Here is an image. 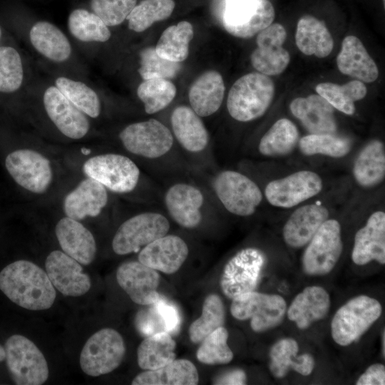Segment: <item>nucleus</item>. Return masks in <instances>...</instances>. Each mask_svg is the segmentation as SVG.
Returning <instances> with one entry per match:
<instances>
[{"label":"nucleus","instance_id":"1","mask_svg":"<svg viewBox=\"0 0 385 385\" xmlns=\"http://www.w3.org/2000/svg\"><path fill=\"white\" fill-rule=\"evenodd\" d=\"M0 290L14 304L26 309H49L56 292L46 272L32 262H13L0 272Z\"/></svg>","mask_w":385,"mask_h":385},{"label":"nucleus","instance_id":"2","mask_svg":"<svg viewBox=\"0 0 385 385\" xmlns=\"http://www.w3.org/2000/svg\"><path fill=\"white\" fill-rule=\"evenodd\" d=\"M274 85L269 76L250 73L238 78L227 96V108L230 116L240 122L261 117L270 106Z\"/></svg>","mask_w":385,"mask_h":385},{"label":"nucleus","instance_id":"3","mask_svg":"<svg viewBox=\"0 0 385 385\" xmlns=\"http://www.w3.org/2000/svg\"><path fill=\"white\" fill-rule=\"evenodd\" d=\"M382 307L379 301L366 295L353 297L335 313L331 323L334 341L348 346L359 339L379 318Z\"/></svg>","mask_w":385,"mask_h":385},{"label":"nucleus","instance_id":"4","mask_svg":"<svg viewBox=\"0 0 385 385\" xmlns=\"http://www.w3.org/2000/svg\"><path fill=\"white\" fill-rule=\"evenodd\" d=\"M6 363L17 385H41L48 377L47 361L37 346L27 337L14 334L5 342Z\"/></svg>","mask_w":385,"mask_h":385},{"label":"nucleus","instance_id":"5","mask_svg":"<svg viewBox=\"0 0 385 385\" xmlns=\"http://www.w3.org/2000/svg\"><path fill=\"white\" fill-rule=\"evenodd\" d=\"M125 354L120 334L111 328H103L91 336L80 355L82 371L91 376L107 374L117 369Z\"/></svg>","mask_w":385,"mask_h":385},{"label":"nucleus","instance_id":"6","mask_svg":"<svg viewBox=\"0 0 385 385\" xmlns=\"http://www.w3.org/2000/svg\"><path fill=\"white\" fill-rule=\"evenodd\" d=\"M83 173L106 189L126 193L137 186L140 171L128 157L116 153H106L89 158L83 166Z\"/></svg>","mask_w":385,"mask_h":385},{"label":"nucleus","instance_id":"7","mask_svg":"<svg viewBox=\"0 0 385 385\" xmlns=\"http://www.w3.org/2000/svg\"><path fill=\"white\" fill-rule=\"evenodd\" d=\"M286 309V302L282 296L255 291L235 297L230 306L231 314L235 319H251L250 326L255 332L277 326L282 321Z\"/></svg>","mask_w":385,"mask_h":385},{"label":"nucleus","instance_id":"8","mask_svg":"<svg viewBox=\"0 0 385 385\" xmlns=\"http://www.w3.org/2000/svg\"><path fill=\"white\" fill-rule=\"evenodd\" d=\"M168 219L158 212H144L123 222L112 241L114 252L119 255L138 252L156 239L168 234Z\"/></svg>","mask_w":385,"mask_h":385},{"label":"nucleus","instance_id":"9","mask_svg":"<svg viewBox=\"0 0 385 385\" xmlns=\"http://www.w3.org/2000/svg\"><path fill=\"white\" fill-rule=\"evenodd\" d=\"M274 19V9L268 0H226L222 24L232 36L249 38L272 24Z\"/></svg>","mask_w":385,"mask_h":385},{"label":"nucleus","instance_id":"10","mask_svg":"<svg viewBox=\"0 0 385 385\" xmlns=\"http://www.w3.org/2000/svg\"><path fill=\"white\" fill-rule=\"evenodd\" d=\"M212 185L224 207L236 215H252L262 199L257 185L237 171L228 170L219 173L214 178Z\"/></svg>","mask_w":385,"mask_h":385},{"label":"nucleus","instance_id":"11","mask_svg":"<svg viewBox=\"0 0 385 385\" xmlns=\"http://www.w3.org/2000/svg\"><path fill=\"white\" fill-rule=\"evenodd\" d=\"M119 138L128 152L148 159L162 158L174 143L170 129L154 118L127 125L119 133Z\"/></svg>","mask_w":385,"mask_h":385},{"label":"nucleus","instance_id":"12","mask_svg":"<svg viewBox=\"0 0 385 385\" xmlns=\"http://www.w3.org/2000/svg\"><path fill=\"white\" fill-rule=\"evenodd\" d=\"M341 226L336 220H327L307 247L303 257L304 271L309 275H324L334 268L342 252Z\"/></svg>","mask_w":385,"mask_h":385},{"label":"nucleus","instance_id":"13","mask_svg":"<svg viewBox=\"0 0 385 385\" xmlns=\"http://www.w3.org/2000/svg\"><path fill=\"white\" fill-rule=\"evenodd\" d=\"M265 262L264 254L257 248L247 247L236 253L225 265L220 278L223 294L233 299L254 291Z\"/></svg>","mask_w":385,"mask_h":385},{"label":"nucleus","instance_id":"14","mask_svg":"<svg viewBox=\"0 0 385 385\" xmlns=\"http://www.w3.org/2000/svg\"><path fill=\"white\" fill-rule=\"evenodd\" d=\"M5 166L14 181L34 193H43L53 178L50 161L40 153L30 149H19L6 158Z\"/></svg>","mask_w":385,"mask_h":385},{"label":"nucleus","instance_id":"15","mask_svg":"<svg viewBox=\"0 0 385 385\" xmlns=\"http://www.w3.org/2000/svg\"><path fill=\"white\" fill-rule=\"evenodd\" d=\"M322 180L312 171L300 170L270 182L265 190L267 201L280 207H292L319 194Z\"/></svg>","mask_w":385,"mask_h":385},{"label":"nucleus","instance_id":"16","mask_svg":"<svg viewBox=\"0 0 385 385\" xmlns=\"http://www.w3.org/2000/svg\"><path fill=\"white\" fill-rule=\"evenodd\" d=\"M286 38L285 29L278 23L258 33L257 47L250 55V61L259 73L276 76L286 69L290 61L289 52L282 47Z\"/></svg>","mask_w":385,"mask_h":385},{"label":"nucleus","instance_id":"17","mask_svg":"<svg viewBox=\"0 0 385 385\" xmlns=\"http://www.w3.org/2000/svg\"><path fill=\"white\" fill-rule=\"evenodd\" d=\"M205 202L204 194L199 188L184 182L172 185L164 196L170 217L187 229H194L201 223Z\"/></svg>","mask_w":385,"mask_h":385},{"label":"nucleus","instance_id":"18","mask_svg":"<svg viewBox=\"0 0 385 385\" xmlns=\"http://www.w3.org/2000/svg\"><path fill=\"white\" fill-rule=\"evenodd\" d=\"M45 268L54 288L64 296H82L91 289V278L83 272L81 264L62 251H52L46 257Z\"/></svg>","mask_w":385,"mask_h":385},{"label":"nucleus","instance_id":"19","mask_svg":"<svg viewBox=\"0 0 385 385\" xmlns=\"http://www.w3.org/2000/svg\"><path fill=\"white\" fill-rule=\"evenodd\" d=\"M43 102L50 120L59 131L71 139L84 137L90 129L87 115L74 106L55 86L44 91Z\"/></svg>","mask_w":385,"mask_h":385},{"label":"nucleus","instance_id":"20","mask_svg":"<svg viewBox=\"0 0 385 385\" xmlns=\"http://www.w3.org/2000/svg\"><path fill=\"white\" fill-rule=\"evenodd\" d=\"M116 279L131 300L138 304L149 305L161 297L157 292L160 274L139 261L121 264L116 271Z\"/></svg>","mask_w":385,"mask_h":385},{"label":"nucleus","instance_id":"21","mask_svg":"<svg viewBox=\"0 0 385 385\" xmlns=\"http://www.w3.org/2000/svg\"><path fill=\"white\" fill-rule=\"evenodd\" d=\"M188 254V246L183 238L166 234L142 248L138 258L145 265L170 274L182 267Z\"/></svg>","mask_w":385,"mask_h":385},{"label":"nucleus","instance_id":"22","mask_svg":"<svg viewBox=\"0 0 385 385\" xmlns=\"http://www.w3.org/2000/svg\"><path fill=\"white\" fill-rule=\"evenodd\" d=\"M292 115L310 134H335L334 107L319 95L294 98L289 105Z\"/></svg>","mask_w":385,"mask_h":385},{"label":"nucleus","instance_id":"23","mask_svg":"<svg viewBox=\"0 0 385 385\" xmlns=\"http://www.w3.org/2000/svg\"><path fill=\"white\" fill-rule=\"evenodd\" d=\"M352 261L364 265L372 260L385 263V213L376 211L371 214L365 226L355 235L351 252Z\"/></svg>","mask_w":385,"mask_h":385},{"label":"nucleus","instance_id":"24","mask_svg":"<svg viewBox=\"0 0 385 385\" xmlns=\"http://www.w3.org/2000/svg\"><path fill=\"white\" fill-rule=\"evenodd\" d=\"M106 188L97 180L88 178L71 191L63 201V211L70 218L81 220L96 217L108 203Z\"/></svg>","mask_w":385,"mask_h":385},{"label":"nucleus","instance_id":"25","mask_svg":"<svg viewBox=\"0 0 385 385\" xmlns=\"http://www.w3.org/2000/svg\"><path fill=\"white\" fill-rule=\"evenodd\" d=\"M55 232L63 252L66 255L84 265L93 261L96 253L94 237L78 220L63 217L56 224Z\"/></svg>","mask_w":385,"mask_h":385},{"label":"nucleus","instance_id":"26","mask_svg":"<svg viewBox=\"0 0 385 385\" xmlns=\"http://www.w3.org/2000/svg\"><path fill=\"white\" fill-rule=\"evenodd\" d=\"M173 135L187 152L198 153L208 145V131L200 117L187 106L176 107L170 117Z\"/></svg>","mask_w":385,"mask_h":385},{"label":"nucleus","instance_id":"27","mask_svg":"<svg viewBox=\"0 0 385 385\" xmlns=\"http://www.w3.org/2000/svg\"><path fill=\"white\" fill-rule=\"evenodd\" d=\"M328 217V210L320 205L310 204L299 207L284 226L285 242L292 247L305 245Z\"/></svg>","mask_w":385,"mask_h":385},{"label":"nucleus","instance_id":"28","mask_svg":"<svg viewBox=\"0 0 385 385\" xmlns=\"http://www.w3.org/2000/svg\"><path fill=\"white\" fill-rule=\"evenodd\" d=\"M339 71L362 82L371 83L379 76L378 67L362 42L354 36H346L337 57Z\"/></svg>","mask_w":385,"mask_h":385},{"label":"nucleus","instance_id":"29","mask_svg":"<svg viewBox=\"0 0 385 385\" xmlns=\"http://www.w3.org/2000/svg\"><path fill=\"white\" fill-rule=\"evenodd\" d=\"M225 84L217 71H207L191 84L188 98L192 109L200 117H207L218 111L225 95Z\"/></svg>","mask_w":385,"mask_h":385},{"label":"nucleus","instance_id":"30","mask_svg":"<svg viewBox=\"0 0 385 385\" xmlns=\"http://www.w3.org/2000/svg\"><path fill=\"white\" fill-rule=\"evenodd\" d=\"M327 292L319 286H309L293 299L287 317L300 329H305L313 322L323 319L330 307Z\"/></svg>","mask_w":385,"mask_h":385},{"label":"nucleus","instance_id":"31","mask_svg":"<svg viewBox=\"0 0 385 385\" xmlns=\"http://www.w3.org/2000/svg\"><path fill=\"white\" fill-rule=\"evenodd\" d=\"M29 39L38 53L53 62H64L71 55L72 47L67 36L48 21L35 23L30 29Z\"/></svg>","mask_w":385,"mask_h":385},{"label":"nucleus","instance_id":"32","mask_svg":"<svg viewBox=\"0 0 385 385\" xmlns=\"http://www.w3.org/2000/svg\"><path fill=\"white\" fill-rule=\"evenodd\" d=\"M299 351L297 342L292 338L277 342L270 351V370L276 378H283L289 369L303 375H309L314 367V360L309 354L297 356Z\"/></svg>","mask_w":385,"mask_h":385},{"label":"nucleus","instance_id":"33","mask_svg":"<svg viewBox=\"0 0 385 385\" xmlns=\"http://www.w3.org/2000/svg\"><path fill=\"white\" fill-rule=\"evenodd\" d=\"M295 41L304 54L318 58L329 56L334 47L333 38L324 23L310 15H304L298 21Z\"/></svg>","mask_w":385,"mask_h":385},{"label":"nucleus","instance_id":"34","mask_svg":"<svg viewBox=\"0 0 385 385\" xmlns=\"http://www.w3.org/2000/svg\"><path fill=\"white\" fill-rule=\"evenodd\" d=\"M199 375L195 366L188 359H174L155 370H145L132 381L133 385H196Z\"/></svg>","mask_w":385,"mask_h":385},{"label":"nucleus","instance_id":"35","mask_svg":"<svg viewBox=\"0 0 385 385\" xmlns=\"http://www.w3.org/2000/svg\"><path fill=\"white\" fill-rule=\"evenodd\" d=\"M176 342L171 334L160 332L147 336L137 349V360L143 370L161 368L175 359Z\"/></svg>","mask_w":385,"mask_h":385},{"label":"nucleus","instance_id":"36","mask_svg":"<svg viewBox=\"0 0 385 385\" xmlns=\"http://www.w3.org/2000/svg\"><path fill=\"white\" fill-rule=\"evenodd\" d=\"M353 174L363 187H373L385 176V151L384 143L378 140L369 142L358 155Z\"/></svg>","mask_w":385,"mask_h":385},{"label":"nucleus","instance_id":"37","mask_svg":"<svg viewBox=\"0 0 385 385\" xmlns=\"http://www.w3.org/2000/svg\"><path fill=\"white\" fill-rule=\"evenodd\" d=\"M194 36L192 24L186 21L168 27L162 33L155 48L166 60L181 63L189 53V44Z\"/></svg>","mask_w":385,"mask_h":385},{"label":"nucleus","instance_id":"38","mask_svg":"<svg viewBox=\"0 0 385 385\" xmlns=\"http://www.w3.org/2000/svg\"><path fill=\"white\" fill-rule=\"evenodd\" d=\"M316 91L334 108L346 115L354 113V103L364 98L367 93L364 83L359 80H353L344 85L321 83L316 86Z\"/></svg>","mask_w":385,"mask_h":385},{"label":"nucleus","instance_id":"39","mask_svg":"<svg viewBox=\"0 0 385 385\" xmlns=\"http://www.w3.org/2000/svg\"><path fill=\"white\" fill-rule=\"evenodd\" d=\"M298 141L296 125L289 119L281 118L262 137L258 148L265 156L284 155L293 150Z\"/></svg>","mask_w":385,"mask_h":385},{"label":"nucleus","instance_id":"40","mask_svg":"<svg viewBox=\"0 0 385 385\" xmlns=\"http://www.w3.org/2000/svg\"><path fill=\"white\" fill-rule=\"evenodd\" d=\"M71 34L82 42H106L111 38L108 26L93 12L84 9H76L68 19Z\"/></svg>","mask_w":385,"mask_h":385},{"label":"nucleus","instance_id":"41","mask_svg":"<svg viewBox=\"0 0 385 385\" xmlns=\"http://www.w3.org/2000/svg\"><path fill=\"white\" fill-rule=\"evenodd\" d=\"M225 319V309L220 297L215 294L204 300L201 316L189 327V337L195 344L200 343L209 334L222 327Z\"/></svg>","mask_w":385,"mask_h":385},{"label":"nucleus","instance_id":"42","mask_svg":"<svg viewBox=\"0 0 385 385\" xmlns=\"http://www.w3.org/2000/svg\"><path fill=\"white\" fill-rule=\"evenodd\" d=\"M175 6L173 0H143L128 16V28L135 32H143L154 23L170 17Z\"/></svg>","mask_w":385,"mask_h":385},{"label":"nucleus","instance_id":"43","mask_svg":"<svg viewBox=\"0 0 385 385\" xmlns=\"http://www.w3.org/2000/svg\"><path fill=\"white\" fill-rule=\"evenodd\" d=\"M55 86L86 115L95 118L100 115L101 101L98 96L84 83L60 76L56 79Z\"/></svg>","mask_w":385,"mask_h":385},{"label":"nucleus","instance_id":"44","mask_svg":"<svg viewBox=\"0 0 385 385\" xmlns=\"http://www.w3.org/2000/svg\"><path fill=\"white\" fill-rule=\"evenodd\" d=\"M137 95L143 103L145 113L153 114L171 103L176 95V87L169 79L151 78L140 83Z\"/></svg>","mask_w":385,"mask_h":385},{"label":"nucleus","instance_id":"45","mask_svg":"<svg viewBox=\"0 0 385 385\" xmlns=\"http://www.w3.org/2000/svg\"><path fill=\"white\" fill-rule=\"evenodd\" d=\"M301 153L305 155H324L342 158L349 153L350 141L335 134H309L299 141Z\"/></svg>","mask_w":385,"mask_h":385},{"label":"nucleus","instance_id":"46","mask_svg":"<svg viewBox=\"0 0 385 385\" xmlns=\"http://www.w3.org/2000/svg\"><path fill=\"white\" fill-rule=\"evenodd\" d=\"M228 332L222 326L209 334L197 350V360L205 364L216 365L230 363L233 353L227 344Z\"/></svg>","mask_w":385,"mask_h":385},{"label":"nucleus","instance_id":"47","mask_svg":"<svg viewBox=\"0 0 385 385\" xmlns=\"http://www.w3.org/2000/svg\"><path fill=\"white\" fill-rule=\"evenodd\" d=\"M24 76L23 63L18 51L9 46H0V93L18 91Z\"/></svg>","mask_w":385,"mask_h":385},{"label":"nucleus","instance_id":"48","mask_svg":"<svg viewBox=\"0 0 385 385\" xmlns=\"http://www.w3.org/2000/svg\"><path fill=\"white\" fill-rule=\"evenodd\" d=\"M181 69L180 63L160 57L155 47H147L140 53V67L138 71L143 80L175 78Z\"/></svg>","mask_w":385,"mask_h":385},{"label":"nucleus","instance_id":"49","mask_svg":"<svg viewBox=\"0 0 385 385\" xmlns=\"http://www.w3.org/2000/svg\"><path fill=\"white\" fill-rule=\"evenodd\" d=\"M137 0H91V7L108 26L124 21L135 6Z\"/></svg>","mask_w":385,"mask_h":385},{"label":"nucleus","instance_id":"50","mask_svg":"<svg viewBox=\"0 0 385 385\" xmlns=\"http://www.w3.org/2000/svg\"><path fill=\"white\" fill-rule=\"evenodd\" d=\"M148 309L140 312L137 319V326L140 332L150 336L165 331V325L160 314L153 304H149Z\"/></svg>","mask_w":385,"mask_h":385},{"label":"nucleus","instance_id":"51","mask_svg":"<svg viewBox=\"0 0 385 385\" xmlns=\"http://www.w3.org/2000/svg\"><path fill=\"white\" fill-rule=\"evenodd\" d=\"M160 314L165 325V331L169 334H175L180 329L181 319L178 309L166 302L162 297L153 303Z\"/></svg>","mask_w":385,"mask_h":385},{"label":"nucleus","instance_id":"52","mask_svg":"<svg viewBox=\"0 0 385 385\" xmlns=\"http://www.w3.org/2000/svg\"><path fill=\"white\" fill-rule=\"evenodd\" d=\"M356 385H384L385 367L381 364H374L368 367L357 380Z\"/></svg>","mask_w":385,"mask_h":385},{"label":"nucleus","instance_id":"53","mask_svg":"<svg viewBox=\"0 0 385 385\" xmlns=\"http://www.w3.org/2000/svg\"><path fill=\"white\" fill-rule=\"evenodd\" d=\"M246 381L247 376L245 371L241 369H235L219 376L214 384L242 385L245 384Z\"/></svg>","mask_w":385,"mask_h":385},{"label":"nucleus","instance_id":"54","mask_svg":"<svg viewBox=\"0 0 385 385\" xmlns=\"http://www.w3.org/2000/svg\"><path fill=\"white\" fill-rule=\"evenodd\" d=\"M6 358V351L4 346L0 345V362L5 360Z\"/></svg>","mask_w":385,"mask_h":385},{"label":"nucleus","instance_id":"55","mask_svg":"<svg viewBox=\"0 0 385 385\" xmlns=\"http://www.w3.org/2000/svg\"><path fill=\"white\" fill-rule=\"evenodd\" d=\"M1 29L0 28V39H1Z\"/></svg>","mask_w":385,"mask_h":385}]
</instances>
